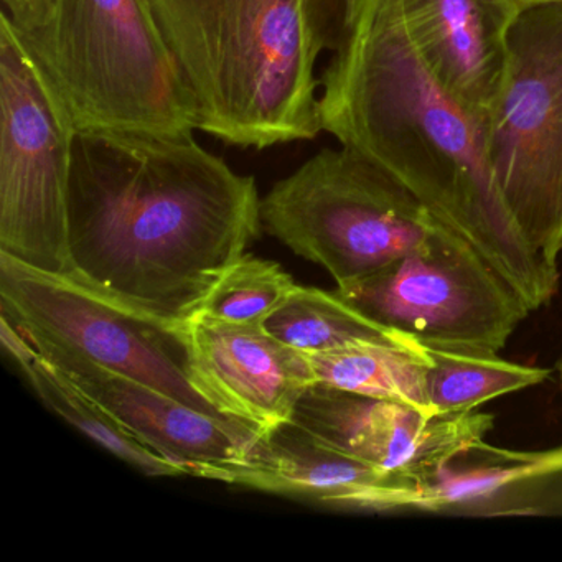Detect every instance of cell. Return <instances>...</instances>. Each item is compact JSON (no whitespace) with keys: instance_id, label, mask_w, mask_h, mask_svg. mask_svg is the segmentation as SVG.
Segmentation results:
<instances>
[{"instance_id":"6da1fadb","label":"cell","mask_w":562,"mask_h":562,"mask_svg":"<svg viewBox=\"0 0 562 562\" xmlns=\"http://www.w3.org/2000/svg\"><path fill=\"white\" fill-rule=\"evenodd\" d=\"M255 177L192 134L78 131L68 187V278L189 325L261 229Z\"/></svg>"},{"instance_id":"7a4b0ae2","label":"cell","mask_w":562,"mask_h":562,"mask_svg":"<svg viewBox=\"0 0 562 562\" xmlns=\"http://www.w3.org/2000/svg\"><path fill=\"white\" fill-rule=\"evenodd\" d=\"M318 81L322 133L409 189L531 312L551 302L559 268L529 245L506 206L490 162L485 117L440 87L400 0H361L350 35Z\"/></svg>"},{"instance_id":"3957f363","label":"cell","mask_w":562,"mask_h":562,"mask_svg":"<svg viewBox=\"0 0 562 562\" xmlns=\"http://www.w3.org/2000/svg\"><path fill=\"white\" fill-rule=\"evenodd\" d=\"M199 131L241 149L314 140L318 58L305 0H147Z\"/></svg>"},{"instance_id":"277c9868","label":"cell","mask_w":562,"mask_h":562,"mask_svg":"<svg viewBox=\"0 0 562 562\" xmlns=\"http://www.w3.org/2000/svg\"><path fill=\"white\" fill-rule=\"evenodd\" d=\"M78 131L192 134L195 100L147 0H57L21 32Z\"/></svg>"},{"instance_id":"5b68a950","label":"cell","mask_w":562,"mask_h":562,"mask_svg":"<svg viewBox=\"0 0 562 562\" xmlns=\"http://www.w3.org/2000/svg\"><path fill=\"white\" fill-rule=\"evenodd\" d=\"M262 226L337 285L419 248L439 220L386 170L348 147L322 149L261 199Z\"/></svg>"},{"instance_id":"8992f818","label":"cell","mask_w":562,"mask_h":562,"mask_svg":"<svg viewBox=\"0 0 562 562\" xmlns=\"http://www.w3.org/2000/svg\"><path fill=\"white\" fill-rule=\"evenodd\" d=\"M78 127L0 12V255L68 274V187Z\"/></svg>"},{"instance_id":"52a82bcc","label":"cell","mask_w":562,"mask_h":562,"mask_svg":"<svg viewBox=\"0 0 562 562\" xmlns=\"http://www.w3.org/2000/svg\"><path fill=\"white\" fill-rule=\"evenodd\" d=\"M371 321L427 350L498 355L531 308L515 288L452 229L384 268L338 285Z\"/></svg>"},{"instance_id":"ba28073f","label":"cell","mask_w":562,"mask_h":562,"mask_svg":"<svg viewBox=\"0 0 562 562\" xmlns=\"http://www.w3.org/2000/svg\"><path fill=\"white\" fill-rule=\"evenodd\" d=\"M499 192L529 245L562 255V4L521 12L498 100L485 117Z\"/></svg>"},{"instance_id":"9c48e42d","label":"cell","mask_w":562,"mask_h":562,"mask_svg":"<svg viewBox=\"0 0 562 562\" xmlns=\"http://www.w3.org/2000/svg\"><path fill=\"white\" fill-rule=\"evenodd\" d=\"M0 314L27 334L77 351L210 416L229 419L196 387L189 325L150 317L68 276L38 271L4 255H0Z\"/></svg>"},{"instance_id":"30bf717a","label":"cell","mask_w":562,"mask_h":562,"mask_svg":"<svg viewBox=\"0 0 562 562\" xmlns=\"http://www.w3.org/2000/svg\"><path fill=\"white\" fill-rule=\"evenodd\" d=\"M292 423L386 475L413 479L486 446L492 414H424L396 401L314 384Z\"/></svg>"},{"instance_id":"8fae6325","label":"cell","mask_w":562,"mask_h":562,"mask_svg":"<svg viewBox=\"0 0 562 562\" xmlns=\"http://www.w3.org/2000/svg\"><path fill=\"white\" fill-rule=\"evenodd\" d=\"M22 331L58 370L140 442L180 467L183 475L236 485L255 457L262 437L259 430L238 420L210 416L77 351Z\"/></svg>"},{"instance_id":"7c38bea8","label":"cell","mask_w":562,"mask_h":562,"mask_svg":"<svg viewBox=\"0 0 562 562\" xmlns=\"http://www.w3.org/2000/svg\"><path fill=\"white\" fill-rule=\"evenodd\" d=\"M193 380L229 419L261 434L289 423L315 381L307 353L276 338L265 325L195 318L189 324Z\"/></svg>"},{"instance_id":"4fadbf2b","label":"cell","mask_w":562,"mask_h":562,"mask_svg":"<svg viewBox=\"0 0 562 562\" xmlns=\"http://www.w3.org/2000/svg\"><path fill=\"white\" fill-rule=\"evenodd\" d=\"M407 29L440 87L479 116L498 100L519 18L512 0H400Z\"/></svg>"},{"instance_id":"5bb4252c","label":"cell","mask_w":562,"mask_h":562,"mask_svg":"<svg viewBox=\"0 0 562 562\" xmlns=\"http://www.w3.org/2000/svg\"><path fill=\"white\" fill-rule=\"evenodd\" d=\"M394 479L325 446L289 420L262 434L236 485L322 505L373 509L376 493Z\"/></svg>"},{"instance_id":"9a60e30c","label":"cell","mask_w":562,"mask_h":562,"mask_svg":"<svg viewBox=\"0 0 562 562\" xmlns=\"http://www.w3.org/2000/svg\"><path fill=\"white\" fill-rule=\"evenodd\" d=\"M562 472V449L548 452H512L486 446L476 465L437 467L426 475L396 479L383 486L374 498V512L419 509L446 512L482 505L509 486Z\"/></svg>"},{"instance_id":"2e32d148","label":"cell","mask_w":562,"mask_h":562,"mask_svg":"<svg viewBox=\"0 0 562 562\" xmlns=\"http://www.w3.org/2000/svg\"><path fill=\"white\" fill-rule=\"evenodd\" d=\"M0 338L37 396L71 426L149 476H179L182 469L140 442L90 394L37 350L24 331L0 314Z\"/></svg>"},{"instance_id":"e0dca14e","label":"cell","mask_w":562,"mask_h":562,"mask_svg":"<svg viewBox=\"0 0 562 562\" xmlns=\"http://www.w3.org/2000/svg\"><path fill=\"white\" fill-rule=\"evenodd\" d=\"M308 358L317 384L396 401L430 416L426 351L417 345L358 344Z\"/></svg>"},{"instance_id":"ac0fdd59","label":"cell","mask_w":562,"mask_h":562,"mask_svg":"<svg viewBox=\"0 0 562 562\" xmlns=\"http://www.w3.org/2000/svg\"><path fill=\"white\" fill-rule=\"evenodd\" d=\"M266 330L302 353L317 355L358 344L414 345L348 304L337 291L295 285L265 322Z\"/></svg>"},{"instance_id":"d6986e66","label":"cell","mask_w":562,"mask_h":562,"mask_svg":"<svg viewBox=\"0 0 562 562\" xmlns=\"http://www.w3.org/2000/svg\"><path fill=\"white\" fill-rule=\"evenodd\" d=\"M426 351V390L430 414L469 413L482 404L544 383L546 368L512 363L498 355Z\"/></svg>"},{"instance_id":"ffe728a7","label":"cell","mask_w":562,"mask_h":562,"mask_svg":"<svg viewBox=\"0 0 562 562\" xmlns=\"http://www.w3.org/2000/svg\"><path fill=\"white\" fill-rule=\"evenodd\" d=\"M294 279L272 261L245 255L225 272L196 318L235 325H265L295 289Z\"/></svg>"},{"instance_id":"44dd1931","label":"cell","mask_w":562,"mask_h":562,"mask_svg":"<svg viewBox=\"0 0 562 562\" xmlns=\"http://www.w3.org/2000/svg\"><path fill=\"white\" fill-rule=\"evenodd\" d=\"M318 54L337 52L353 29L361 0H305Z\"/></svg>"},{"instance_id":"7402d4cb","label":"cell","mask_w":562,"mask_h":562,"mask_svg":"<svg viewBox=\"0 0 562 562\" xmlns=\"http://www.w3.org/2000/svg\"><path fill=\"white\" fill-rule=\"evenodd\" d=\"M55 4L57 0H2V14L18 31L27 32L47 21Z\"/></svg>"},{"instance_id":"603a6c76","label":"cell","mask_w":562,"mask_h":562,"mask_svg":"<svg viewBox=\"0 0 562 562\" xmlns=\"http://www.w3.org/2000/svg\"><path fill=\"white\" fill-rule=\"evenodd\" d=\"M512 2L519 9V12L541 8V5L562 4V0H512Z\"/></svg>"},{"instance_id":"cb8c5ba5","label":"cell","mask_w":562,"mask_h":562,"mask_svg":"<svg viewBox=\"0 0 562 562\" xmlns=\"http://www.w3.org/2000/svg\"><path fill=\"white\" fill-rule=\"evenodd\" d=\"M561 378H562V363H561Z\"/></svg>"}]
</instances>
